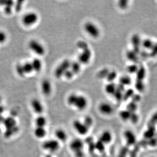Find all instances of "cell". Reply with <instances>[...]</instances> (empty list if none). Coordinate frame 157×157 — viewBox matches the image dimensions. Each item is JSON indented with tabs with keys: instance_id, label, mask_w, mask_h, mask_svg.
Instances as JSON below:
<instances>
[{
	"instance_id": "obj_1",
	"label": "cell",
	"mask_w": 157,
	"mask_h": 157,
	"mask_svg": "<svg viewBox=\"0 0 157 157\" xmlns=\"http://www.w3.org/2000/svg\"><path fill=\"white\" fill-rule=\"evenodd\" d=\"M67 103L69 105L75 107L79 110H84L88 105L87 99L82 95H77L72 94L69 96L67 99Z\"/></svg>"
},
{
	"instance_id": "obj_2",
	"label": "cell",
	"mask_w": 157,
	"mask_h": 157,
	"mask_svg": "<svg viewBox=\"0 0 157 157\" xmlns=\"http://www.w3.org/2000/svg\"><path fill=\"white\" fill-rule=\"evenodd\" d=\"M84 144L80 139L75 138L71 141L70 144V148L74 153L75 157H84L83 151Z\"/></svg>"
},
{
	"instance_id": "obj_3",
	"label": "cell",
	"mask_w": 157,
	"mask_h": 157,
	"mask_svg": "<svg viewBox=\"0 0 157 157\" xmlns=\"http://www.w3.org/2000/svg\"><path fill=\"white\" fill-rule=\"evenodd\" d=\"M84 29L86 33L92 38H97L100 35V31L98 27L91 21L85 23Z\"/></svg>"
},
{
	"instance_id": "obj_4",
	"label": "cell",
	"mask_w": 157,
	"mask_h": 157,
	"mask_svg": "<svg viewBox=\"0 0 157 157\" xmlns=\"http://www.w3.org/2000/svg\"><path fill=\"white\" fill-rule=\"evenodd\" d=\"M42 148L48 151L55 152L59 150L60 143L59 141L56 139H49L44 142L42 144Z\"/></svg>"
},
{
	"instance_id": "obj_5",
	"label": "cell",
	"mask_w": 157,
	"mask_h": 157,
	"mask_svg": "<svg viewBox=\"0 0 157 157\" xmlns=\"http://www.w3.org/2000/svg\"><path fill=\"white\" fill-rule=\"evenodd\" d=\"M71 64L68 60H66L62 62L61 64L57 67L55 70V76L57 78H60L64 75L65 73L66 72L70 67Z\"/></svg>"
},
{
	"instance_id": "obj_6",
	"label": "cell",
	"mask_w": 157,
	"mask_h": 157,
	"mask_svg": "<svg viewBox=\"0 0 157 157\" xmlns=\"http://www.w3.org/2000/svg\"><path fill=\"white\" fill-rule=\"evenodd\" d=\"M73 127L76 131L81 135H85L89 132V128L82 121L75 120L73 123Z\"/></svg>"
},
{
	"instance_id": "obj_7",
	"label": "cell",
	"mask_w": 157,
	"mask_h": 157,
	"mask_svg": "<svg viewBox=\"0 0 157 157\" xmlns=\"http://www.w3.org/2000/svg\"><path fill=\"white\" fill-rule=\"evenodd\" d=\"M28 46L37 55H42L45 53V49L43 46L36 40H31L28 43Z\"/></svg>"
},
{
	"instance_id": "obj_8",
	"label": "cell",
	"mask_w": 157,
	"mask_h": 157,
	"mask_svg": "<svg viewBox=\"0 0 157 157\" xmlns=\"http://www.w3.org/2000/svg\"><path fill=\"white\" fill-rule=\"evenodd\" d=\"M99 111L105 116H110L113 114L114 107L109 103L104 102L101 103L98 107Z\"/></svg>"
},
{
	"instance_id": "obj_9",
	"label": "cell",
	"mask_w": 157,
	"mask_h": 157,
	"mask_svg": "<svg viewBox=\"0 0 157 157\" xmlns=\"http://www.w3.org/2000/svg\"><path fill=\"white\" fill-rule=\"evenodd\" d=\"M38 19V16L36 13L30 12L27 13L23 18V23L25 26H30L36 23Z\"/></svg>"
},
{
	"instance_id": "obj_10",
	"label": "cell",
	"mask_w": 157,
	"mask_h": 157,
	"mask_svg": "<svg viewBox=\"0 0 157 157\" xmlns=\"http://www.w3.org/2000/svg\"><path fill=\"white\" fill-rule=\"evenodd\" d=\"M124 136L128 146H133L136 142V136L134 133L130 130L125 131Z\"/></svg>"
},
{
	"instance_id": "obj_11",
	"label": "cell",
	"mask_w": 157,
	"mask_h": 157,
	"mask_svg": "<svg viewBox=\"0 0 157 157\" xmlns=\"http://www.w3.org/2000/svg\"><path fill=\"white\" fill-rule=\"evenodd\" d=\"M92 57L91 51L88 48L83 49V51L80 53L78 56L80 62L83 64H87L90 61Z\"/></svg>"
},
{
	"instance_id": "obj_12",
	"label": "cell",
	"mask_w": 157,
	"mask_h": 157,
	"mask_svg": "<svg viewBox=\"0 0 157 157\" xmlns=\"http://www.w3.org/2000/svg\"><path fill=\"white\" fill-rule=\"evenodd\" d=\"M112 138L113 136L112 133L110 132L109 131L105 130L101 133L99 140L105 145L112 142Z\"/></svg>"
},
{
	"instance_id": "obj_13",
	"label": "cell",
	"mask_w": 157,
	"mask_h": 157,
	"mask_svg": "<svg viewBox=\"0 0 157 157\" xmlns=\"http://www.w3.org/2000/svg\"><path fill=\"white\" fill-rule=\"evenodd\" d=\"M31 105L34 111L37 114H41L43 112V105L37 99H33L31 102Z\"/></svg>"
},
{
	"instance_id": "obj_14",
	"label": "cell",
	"mask_w": 157,
	"mask_h": 157,
	"mask_svg": "<svg viewBox=\"0 0 157 157\" xmlns=\"http://www.w3.org/2000/svg\"><path fill=\"white\" fill-rule=\"evenodd\" d=\"M42 93L45 96H49L51 92V83L48 80H44L41 83Z\"/></svg>"
},
{
	"instance_id": "obj_15",
	"label": "cell",
	"mask_w": 157,
	"mask_h": 157,
	"mask_svg": "<svg viewBox=\"0 0 157 157\" xmlns=\"http://www.w3.org/2000/svg\"><path fill=\"white\" fill-rule=\"evenodd\" d=\"M3 123L6 129H10L16 126V122L15 119L11 117L4 119Z\"/></svg>"
},
{
	"instance_id": "obj_16",
	"label": "cell",
	"mask_w": 157,
	"mask_h": 157,
	"mask_svg": "<svg viewBox=\"0 0 157 157\" xmlns=\"http://www.w3.org/2000/svg\"><path fill=\"white\" fill-rule=\"evenodd\" d=\"M55 134L56 138L61 141H66L68 137V135L66 131L62 129L56 130L55 131Z\"/></svg>"
},
{
	"instance_id": "obj_17",
	"label": "cell",
	"mask_w": 157,
	"mask_h": 157,
	"mask_svg": "<svg viewBox=\"0 0 157 157\" xmlns=\"http://www.w3.org/2000/svg\"><path fill=\"white\" fill-rule=\"evenodd\" d=\"M46 131L44 127H36L34 130L35 136L38 138H42L45 136Z\"/></svg>"
},
{
	"instance_id": "obj_18",
	"label": "cell",
	"mask_w": 157,
	"mask_h": 157,
	"mask_svg": "<svg viewBox=\"0 0 157 157\" xmlns=\"http://www.w3.org/2000/svg\"><path fill=\"white\" fill-rule=\"evenodd\" d=\"M33 70L36 72H39L42 68V64L41 61L38 59H34L31 62Z\"/></svg>"
},
{
	"instance_id": "obj_19",
	"label": "cell",
	"mask_w": 157,
	"mask_h": 157,
	"mask_svg": "<svg viewBox=\"0 0 157 157\" xmlns=\"http://www.w3.org/2000/svg\"><path fill=\"white\" fill-rule=\"evenodd\" d=\"M18 130H19V128L17 126L10 129H6L5 132L4 133V136L6 138H10V137L12 136L13 135L15 134L18 131Z\"/></svg>"
},
{
	"instance_id": "obj_20",
	"label": "cell",
	"mask_w": 157,
	"mask_h": 157,
	"mask_svg": "<svg viewBox=\"0 0 157 157\" xmlns=\"http://www.w3.org/2000/svg\"><path fill=\"white\" fill-rule=\"evenodd\" d=\"M47 121L45 117L43 116H40L37 117L35 121L37 127H44L46 124Z\"/></svg>"
},
{
	"instance_id": "obj_21",
	"label": "cell",
	"mask_w": 157,
	"mask_h": 157,
	"mask_svg": "<svg viewBox=\"0 0 157 157\" xmlns=\"http://www.w3.org/2000/svg\"><path fill=\"white\" fill-rule=\"evenodd\" d=\"M132 113L129 112L128 110H125L121 111L119 113V116L121 119L124 121H127L128 119H130Z\"/></svg>"
},
{
	"instance_id": "obj_22",
	"label": "cell",
	"mask_w": 157,
	"mask_h": 157,
	"mask_svg": "<svg viewBox=\"0 0 157 157\" xmlns=\"http://www.w3.org/2000/svg\"><path fill=\"white\" fill-rule=\"evenodd\" d=\"M23 66L25 74H29L31 72H32L33 71H34L31 63H25L23 65Z\"/></svg>"
},
{
	"instance_id": "obj_23",
	"label": "cell",
	"mask_w": 157,
	"mask_h": 157,
	"mask_svg": "<svg viewBox=\"0 0 157 157\" xmlns=\"http://www.w3.org/2000/svg\"><path fill=\"white\" fill-rule=\"evenodd\" d=\"M95 148L100 152H102L105 150V144L99 139L95 144Z\"/></svg>"
},
{
	"instance_id": "obj_24",
	"label": "cell",
	"mask_w": 157,
	"mask_h": 157,
	"mask_svg": "<svg viewBox=\"0 0 157 157\" xmlns=\"http://www.w3.org/2000/svg\"><path fill=\"white\" fill-rule=\"evenodd\" d=\"M83 122L89 128V129H90L93 125V118L90 117V116L86 117L85 118V119H84Z\"/></svg>"
},
{
	"instance_id": "obj_25",
	"label": "cell",
	"mask_w": 157,
	"mask_h": 157,
	"mask_svg": "<svg viewBox=\"0 0 157 157\" xmlns=\"http://www.w3.org/2000/svg\"><path fill=\"white\" fill-rule=\"evenodd\" d=\"M70 66L71 67V69L72 72L74 74L78 73L80 72V65L77 63H73L72 65H71Z\"/></svg>"
},
{
	"instance_id": "obj_26",
	"label": "cell",
	"mask_w": 157,
	"mask_h": 157,
	"mask_svg": "<svg viewBox=\"0 0 157 157\" xmlns=\"http://www.w3.org/2000/svg\"><path fill=\"white\" fill-rule=\"evenodd\" d=\"M16 70L17 74L21 76H23L26 74L23 68V65H17V66L16 67Z\"/></svg>"
},
{
	"instance_id": "obj_27",
	"label": "cell",
	"mask_w": 157,
	"mask_h": 157,
	"mask_svg": "<svg viewBox=\"0 0 157 157\" xmlns=\"http://www.w3.org/2000/svg\"><path fill=\"white\" fill-rule=\"evenodd\" d=\"M116 90V86L114 84H109L107 85L106 87V91L107 93H109L108 94H111L114 93L115 92Z\"/></svg>"
},
{
	"instance_id": "obj_28",
	"label": "cell",
	"mask_w": 157,
	"mask_h": 157,
	"mask_svg": "<svg viewBox=\"0 0 157 157\" xmlns=\"http://www.w3.org/2000/svg\"><path fill=\"white\" fill-rule=\"evenodd\" d=\"M14 2L13 1H10V0H2L0 1V5L5 6H11L12 7L13 5Z\"/></svg>"
},
{
	"instance_id": "obj_29",
	"label": "cell",
	"mask_w": 157,
	"mask_h": 157,
	"mask_svg": "<svg viewBox=\"0 0 157 157\" xmlns=\"http://www.w3.org/2000/svg\"><path fill=\"white\" fill-rule=\"evenodd\" d=\"M152 42L151 40H145L143 42V46L145 48H151L152 46Z\"/></svg>"
},
{
	"instance_id": "obj_30",
	"label": "cell",
	"mask_w": 157,
	"mask_h": 157,
	"mask_svg": "<svg viewBox=\"0 0 157 157\" xmlns=\"http://www.w3.org/2000/svg\"><path fill=\"white\" fill-rule=\"evenodd\" d=\"M7 38L6 35L4 32L0 31V43H2L5 41Z\"/></svg>"
},
{
	"instance_id": "obj_31",
	"label": "cell",
	"mask_w": 157,
	"mask_h": 157,
	"mask_svg": "<svg viewBox=\"0 0 157 157\" xmlns=\"http://www.w3.org/2000/svg\"><path fill=\"white\" fill-rule=\"evenodd\" d=\"M23 1H17L16 4V6H15V10L16 12H19L21 11V7H22V5H23Z\"/></svg>"
},
{
	"instance_id": "obj_32",
	"label": "cell",
	"mask_w": 157,
	"mask_h": 157,
	"mask_svg": "<svg viewBox=\"0 0 157 157\" xmlns=\"http://www.w3.org/2000/svg\"><path fill=\"white\" fill-rule=\"evenodd\" d=\"M74 73L72 72L71 70H68L65 73L64 75L67 79H70L73 77Z\"/></svg>"
},
{
	"instance_id": "obj_33",
	"label": "cell",
	"mask_w": 157,
	"mask_h": 157,
	"mask_svg": "<svg viewBox=\"0 0 157 157\" xmlns=\"http://www.w3.org/2000/svg\"><path fill=\"white\" fill-rule=\"evenodd\" d=\"M130 119L131 121L133 123H136L138 121V117L137 115H136V114H131V116Z\"/></svg>"
},
{
	"instance_id": "obj_34",
	"label": "cell",
	"mask_w": 157,
	"mask_h": 157,
	"mask_svg": "<svg viewBox=\"0 0 157 157\" xmlns=\"http://www.w3.org/2000/svg\"><path fill=\"white\" fill-rule=\"evenodd\" d=\"M4 11L6 14L10 15L12 13V7L11 6H5L4 8Z\"/></svg>"
},
{
	"instance_id": "obj_35",
	"label": "cell",
	"mask_w": 157,
	"mask_h": 157,
	"mask_svg": "<svg viewBox=\"0 0 157 157\" xmlns=\"http://www.w3.org/2000/svg\"><path fill=\"white\" fill-rule=\"evenodd\" d=\"M4 108L3 106L0 105V115H1V114L3 113V112H4Z\"/></svg>"
},
{
	"instance_id": "obj_36",
	"label": "cell",
	"mask_w": 157,
	"mask_h": 157,
	"mask_svg": "<svg viewBox=\"0 0 157 157\" xmlns=\"http://www.w3.org/2000/svg\"><path fill=\"white\" fill-rule=\"evenodd\" d=\"M45 157H51V156L50 155H48L46 156Z\"/></svg>"
},
{
	"instance_id": "obj_37",
	"label": "cell",
	"mask_w": 157,
	"mask_h": 157,
	"mask_svg": "<svg viewBox=\"0 0 157 157\" xmlns=\"http://www.w3.org/2000/svg\"><path fill=\"white\" fill-rule=\"evenodd\" d=\"M1 100H2V99H1V97H0V103H1Z\"/></svg>"
},
{
	"instance_id": "obj_38",
	"label": "cell",
	"mask_w": 157,
	"mask_h": 157,
	"mask_svg": "<svg viewBox=\"0 0 157 157\" xmlns=\"http://www.w3.org/2000/svg\"><path fill=\"white\" fill-rule=\"evenodd\" d=\"M123 157V156H120V157Z\"/></svg>"
}]
</instances>
